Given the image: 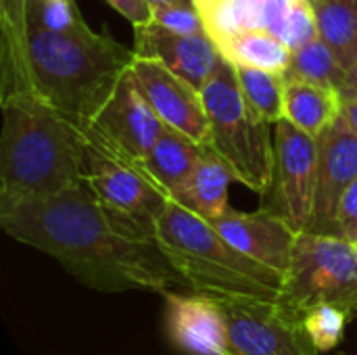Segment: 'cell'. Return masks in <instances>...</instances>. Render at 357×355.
Returning a JSON list of instances; mask_svg holds the SVG:
<instances>
[{
	"mask_svg": "<svg viewBox=\"0 0 357 355\" xmlns=\"http://www.w3.org/2000/svg\"><path fill=\"white\" fill-rule=\"evenodd\" d=\"M0 226L13 241L56 259L92 291H188L157 241L111 213L88 184L0 203Z\"/></svg>",
	"mask_w": 357,
	"mask_h": 355,
	"instance_id": "1",
	"label": "cell"
},
{
	"mask_svg": "<svg viewBox=\"0 0 357 355\" xmlns=\"http://www.w3.org/2000/svg\"><path fill=\"white\" fill-rule=\"evenodd\" d=\"M86 130L33 90L2 96L0 203L86 184Z\"/></svg>",
	"mask_w": 357,
	"mask_h": 355,
	"instance_id": "2",
	"label": "cell"
},
{
	"mask_svg": "<svg viewBox=\"0 0 357 355\" xmlns=\"http://www.w3.org/2000/svg\"><path fill=\"white\" fill-rule=\"evenodd\" d=\"M134 56L107 29L94 31L86 21L67 31H27L31 90L84 130L109 103Z\"/></svg>",
	"mask_w": 357,
	"mask_h": 355,
	"instance_id": "3",
	"label": "cell"
},
{
	"mask_svg": "<svg viewBox=\"0 0 357 355\" xmlns=\"http://www.w3.org/2000/svg\"><path fill=\"white\" fill-rule=\"evenodd\" d=\"M155 241L192 293L220 301L280 299L282 274L238 251L209 220L172 199L157 222Z\"/></svg>",
	"mask_w": 357,
	"mask_h": 355,
	"instance_id": "4",
	"label": "cell"
},
{
	"mask_svg": "<svg viewBox=\"0 0 357 355\" xmlns=\"http://www.w3.org/2000/svg\"><path fill=\"white\" fill-rule=\"evenodd\" d=\"M209 115L207 149L230 169L232 178L266 197L274 180V136L245 103L234 67L224 59L218 73L203 88Z\"/></svg>",
	"mask_w": 357,
	"mask_h": 355,
	"instance_id": "5",
	"label": "cell"
},
{
	"mask_svg": "<svg viewBox=\"0 0 357 355\" xmlns=\"http://www.w3.org/2000/svg\"><path fill=\"white\" fill-rule=\"evenodd\" d=\"M278 303L303 318L318 305L341 308L357 318V245L331 234L301 232Z\"/></svg>",
	"mask_w": 357,
	"mask_h": 355,
	"instance_id": "6",
	"label": "cell"
},
{
	"mask_svg": "<svg viewBox=\"0 0 357 355\" xmlns=\"http://www.w3.org/2000/svg\"><path fill=\"white\" fill-rule=\"evenodd\" d=\"M88 157L86 184L94 197L138 234L155 239L157 222L169 197L149 178V174L109 144L92 128H86Z\"/></svg>",
	"mask_w": 357,
	"mask_h": 355,
	"instance_id": "7",
	"label": "cell"
},
{
	"mask_svg": "<svg viewBox=\"0 0 357 355\" xmlns=\"http://www.w3.org/2000/svg\"><path fill=\"white\" fill-rule=\"evenodd\" d=\"M316 184L318 138L280 119L274 126V180L264 207L284 218L299 234L310 232Z\"/></svg>",
	"mask_w": 357,
	"mask_h": 355,
	"instance_id": "8",
	"label": "cell"
},
{
	"mask_svg": "<svg viewBox=\"0 0 357 355\" xmlns=\"http://www.w3.org/2000/svg\"><path fill=\"white\" fill-rule=\"evenodd\" d=\"M228 318V355H322L303 320L278 301H222Z\"/></svg>",
	"mask_w": 357,
	"mask_h": 355,
	"instance_id": "9",
	"label": "cell"
},
{
	"mask_svg": "<svg viewBox=\"0 0 357 355\" xmlns=\"http://www.w3.org/2000/svg\"><path fill=\"white\" fill-rule=\"evenodd\" d=\"M209 38L257 27L280 38L291 50L318 38V21L310 0H218L201 10Z\"/></svg>",
	"mask_w": 357,
	"mask_h": 355,
	"instance_id": "10",
	"label": "cell"
},
{
	"mask_svg": "<svg viewBox=\"0 0 357 355\" xmlns=\"http://www.w3.org/2000/svg\"><path fill=\"white\" fill-rule=\"evenodd\" d=\"M130 73L165 126L207 144L209 115L201 90L176 75L163 63L138 54L134 56Z\"/></svg>",
	"mask_w": 357,
	"mask_h": 355,
	"instance_id": "11",
	"label": "cell"
},
{
	"mask_svg": "<svg viewBox=\"0 0 357 355\" xmlns=\"http://www.w3.org/2000/svg\"><path fill=\"white\" fill-rule=\"evenodd\" d=\"M357 178V134L339 115L318 136V184L310 232L339 236V205Z\"/></svg>",
	"mask_w": 357,
	"mask_h": 355,
	"instance_id": "12",
	"label": "cell"
},
{
	"mask_svg": "<svg viewBox=\"0 0 357 355\" xmlns=\"http://www.w3.org/2000/svg\"><path fill=\"white\" fill-rule=\"evenodd\" d=\"M88 128L100 134L117 151L140 163L159 140L165 123L128 71L109 103Z\"/></svg>",
	"mask_w": 357,
	"mask_h": 355,
	"instance_id": "13",
	"label": "cell"
},
{
	"mask_svg": "<svg viewBox=\"0 0 357 355\" xmlns=\"http://www.w3.org/2000/svg\"><path fill=\"white\" fill-rule=\"evenodd\" d=\"M161 297L165 299L167 337L180 354L228 355V318L220 299L192 291H167Z\"/></svg>",
	"mask_w": 357,
	"mask_h": 355,
	"instance_id": "14",
	"label": "cell"
},
{
	"mask_svg": "<svg viewBox=\"0 0 357 355\" xmlns=\"http://www.w3.org/2000/svg\"><path fill=\"white\" fill-rule=\"evenodd\" d=\"M218 232L251 259L287 274L299 232L278 213L261 207L257 211H236L228 207L220 218L209 220Z\"/></svg>",
	"mask_w": 357,
	"mask_h": 355,
	"instance_id": "15",
	"label": "cell"
},
{
	"mask_svg": "<svg viewBox=\"0 0 357 355\" xmlns=\"http://www.w3.org/2000/svg\"><path fill=\"white\" fill-rule=\"evenodd\" d=\"M134 52L163 63L201 92L224 63L209 33H176L157 23L134 27Z\"/></svg>",
	"mask_w": 357,
	"mask_h": 355,
	"instance_id": "16",
	"label": "cell"
},
{
	"mask_svg": "<svg viewBox=\"0 0 357 355\" xmlns=\"http://www.w3.org/2000/svg\"><path fill=\"white\" fill-rule=\"evenodd\" d=\"M205 151V144L192 140L180 130L165 126L151 153L140 161V167L172 199L174 192H178L192 176Z\"/></svg>",
	"mask_w": 357,
	"mask_h": 355,
	"instance_id": "17",
	"label": "cell"
},
{
	"mask_svg": "<svg viewBox=\"0 0 357 355\" xmlns=\"http://www.w3.org/2000/svg\"><path fill=\"white\" fill-rule=\"evenodd\" d=\"M213 42L230 65L257 67L284 75L293 59V50L268 29L245 27L222 33Z\"/></svg>",
	"mask_w": 357,
	"mask_h": 355,
	"instance_id": "18",
	"label": "cell"
},
{
	"mask_svg": "<svg viewBox=\"0 0 357 355\" xmlns=\"http://www.w3.org/2000/svg\"><path fill=\"white\" fill-rule=\"evenodd\" d=\"M341 100L333 88L284 77V119L316 138L341 115Z\"/></svg>",
	"mask_w": 357,
	"mask_h": 355,
	"instance_id": "19",
	"label": "cell"
},
{
	"mask_svg": "<svg viewBox=\"0 0 357 355\" xmlns=\"http://www.w3.org/2000/svg\"><path fill=\"white\" fill-rule=\"evenodd\" d=\"M232 180L234 178L230 169L207 149L203 159L195 167L192 176L184 182V186L178 192H174L172 201L180 203L182 207L195 211L205 220H215L230 207L228 186Z\"/></svg>",
	"mask_w": 357,
	"mask_h": 355,
	"instance_id": "20",
	"label": "cell"
},
{
	"mask_svg": "<svg viewBox=\"0 0 357 355\" xmlns=\"http://www.w3.org/2000/svg\"><path fill=\"white\" fill-rule=\"evenodd\" d=\"M2 96L31 90L27 65V0H0Z\"/></svg>",
	"mask_w": 357,
	"mask_h": 355,
	"instance_id": "21",
	"label": "cell"
},
{
	"mask_svg": "<svg viewBox=\"0 0 357 355\" xmlns=\"http://www.w3.org/2000/svg\"><path fill=\"white\" fill-rule=\"evenodd\" d=\"M312 6L320 38L349 71L357 59V0H318Z\"/></svg>",
	"mask_w": 357,
	"mask_h": 355,
	"instance_id": "22",
	"label": "cell"
},
{
	"mask_svg": "<svg viewBox=\"0 0 357 355\" xmlns=\"http://www.w3.org/2000/svg\"><path fill=\"white\" fill-rule=\"evenodd\" d=\"M232 67L247 107L270 126L284 119V75L257 67Z\"/></svg>",
	"mask_w": 357,
	"mask_h": 355,
	"instance_id": "23",
	"label": "cell"
},
{
	"mask_svg": "<svg viewBox=\"0 0 357 355\" xmlns=\"http://www.w3.org/2000/svg\"><path fill=\"white\" fill-rule=\"evenodd\" d=\"M284 77L320 84L341 94L347 84V69L333 52V48L318 36L312 42L293 50V59Z\"/></svg>",
	"mask_w": 357,
	"mask_h": 355,
	"instance_id": "24",
	"label": "cell"
},
{
	"mask_svg": "<svg viewBox=\"0 0 357 355\" xmlns=\"http://www.w3.org/2000/svg\"><path fill=\"white\" fill-rule=\"evenodd\" d=\"M301 320H303L305 333L310 335L316 349L320 354H326V352H333L341 343L345 326L351 318L341 308L318 305V308L305 312Z\"/></svg>",
	"mask_w": 357,
	"mask_h": 355,
	"instance_id": "25",
	"label": "cell"
},
{
	"mask_svg": "<svg viewBox=\"0 0 357 355\" xmlns=\"http://www.w3.org/2000/svg\"><path fill=\"white\" fill-rule=\"evenodd\" d=\"M82 21L75 0H27V31H67Z\"/></svg>",
	"mask_w": 357,
	"mask_h": 355,
	"instance_id": "26",
	"label": "cell"
},
{
	"mask_svg": "<svg viewBox=\"0 0 357 355\" xmlns=\"http://www.w3.org/2000/svg\"><path fill=\"white\" fill-rule=\"evenodd\" d=\"M151 23H157L176 33H207L201 13L195 2H165L151 6Z\"/></svg>",
	"mask_w": 357,
	"mask_h": 355,
	"instance_id": "27",
	"label": "cell"
},
{
	"mask_svg": "<svg viewBox=\"0 0 357 355\" xmlns=\"http://www.w3.org/2000/svg\"><path fill=\"white\" fill-rule=\"evenodd\" d=\"M337 230L341 239H347L357 245V178L349 184L345 190L341 205H339V216H337Z\"/></svg>",
	"mask_w": 357,
	"mask_h": 355,
	"instance_id": "28",
	"label": "cell"
},
{
	"mask_svg": "<svg viewBox=\"0 0 357 355\" xmlns=\"http://www.w3.org/2000/svg\"><path fill=\"white\" fill-rule=\"evenodd\" d=\"M113 10H117L132 27H142L151 23V4L146 0H105Z\"/></svg>",
	"mask_w": 357,
	"mask_h": 355,
	"instance_id": "29",
	"label": "cell"
},
{
	"mask_svg": "<svg viewBox=\"0 0 357 355\" xmlns=\"http://www.w3.org/2000/svg\"><path fill=\"white\" fill-rule=\"evenodd\" d=\"M341 117L351 126L357 134V96H347L341 100Z\"/></svg>",
	"mask_w": 357,
	"mask_h": 355,
	"instance_id": "30",
	"label": "cell"
},
{
	"mask_svg": "<svg viewBox=\"0 0 357 355\" xmlns=\"http://www.w3.org/2000/svg\"><path fill=\"white\" fill-rule=\"evenodd\" d=\"M347 96H357V59L347 71V84H345V90L341 92V98H347Z\"/></svg>",
	"mask_w": 357,
	"mask_h": 355,
	"instance_id": "31",
	"label": "cell"
},
{
	"mask_svg": "<svg viewBox=\"0 0 357 355\" xmlns=\"http://www.w3.org/2000/svg\"><path fill=\"white\" fill-rule=\"evenodd\" d=\"M218 0H195V6H197V10L201 13V10H205V8H209L211 4H215Z\"/></svg>",
	"mask_w": 357,
	"mask_h": 355,
	"instance_id": "32",
	"label": "cell"
},
{
	"mask_svg": "<svg viewBox=\"0 0 357 355\" xmlns=\"http://www.w3.org/2000/svg\"><path fill=\"white\" fill-rule=\"evenodd\" d=\"M151 6L153 4H165V2H195V0H146Z\"/></svg>",
	"mask_w": 357,
	"mask_h": 355,
	"instance_id": "33",
	"label": "cell"
},
{
	"mask_svg": "<svg viewBox=\"0 0 357 355\" xmlns=\"http://www.w3.org/2000/svg\"><path fill=\"white\" fill-rule=\"evenodd\" d=\"M310 2H312V4H314V2H318V0H310Z\"/></svg>",
	"mask_w": 357,
	"mask_h": 355,
	"instance_id": "34",
	"label": "cell"
}]
</instances>
